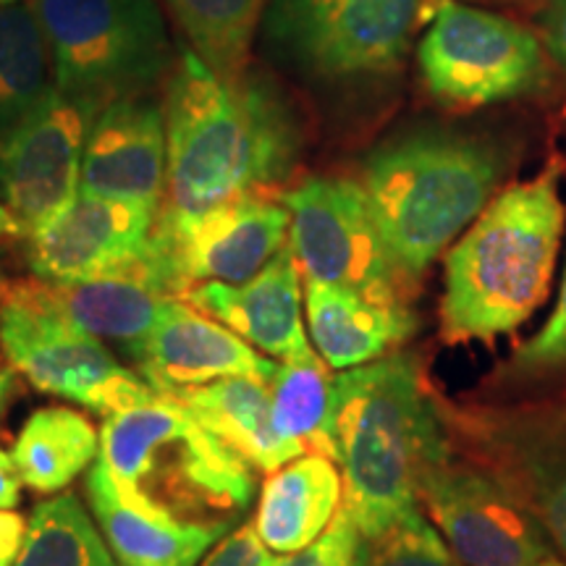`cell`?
<instances>
[{"label":"cell","mask_w":566,"mask_h":566,"mask_svg":"<svg viewBox=\"0 0 566 566\" xmlns=\"http://www.w3.org/2000/svg\"><path fill=\"white\" fill-rule=\"evenodd\" d=\"M166 208L184 221L247 195H265L292 174L302 129L271 82L244 71L223 80L192 48L166 87Z\"/></svg>","instance_id":"6da1fadb"},{"label":"cell","mask_w":566,"mask_h":566,"mask_svg":"<svg viewBox=\"0 0 566 566\" xmlns=\"http://www.w3.org/2000/svg\"><path fill=\"white\" fill-rule=\"evenodd\" d=\"M342 509L367 541L420 512L428 470L451 454L433 388L415 354H388L334 380Z\"/></svg>","instance_id":"7a4b0ae2"},{"label":"cell","mask_w":566,"mask_h":566,"mask_svg":"<svg viewBox=\"0 0 566 566\" xmlns=\"http://www.w3.org/2000/svg\"><path fill=\"white\" fill-rule=\"evenodd\" d=\"M566 229L562 168L514 181L446 250L441 336L446 344L514 334L543 307Z\"/></svg>","instance_id":"3957f363"},{"label":"cell","mask_w":566,"mask_h":566,"mask_svg":"<svg viewBox=\"0 0 566 566\" xmlns=\"http://www.w3.org/2000/svg\"><path fill=\"white\" fill-rule=\"evenodd\" d=\"M504 168L499 142L441 124L396 132L367 155L359 184L409 286L493 200Z\"/></svg>","instance_id":"277c9868"},{"label":"cell","mask_w":566,"mask_h":566,"mask_svg":"<svg viewBox=\"0 0 566 566\" xmlns=\"http://www.w3.org/2000/svg\"><path fill=\"white\" fill-rule=\"evenodd\" d=\"M101 462L129 504L163 520L231 525L254 495L250 464L163 394L105 417Z\"/></svg>","instance_id":"5b68a950"},{"label":"cell","mask_w":566,"mask_h":566,"mask_svg":"<svg viewBox=\"0 0 566 566\" xmlns=\"http://www.w3.org/2000/svg\"><path fill=\"white\" fill-rule=\"evenodd\" d=\"M433 399L451 449L504 485L566 558V396L480 405L433 391Z\"/></svg>","instance_id":"8992f818"},{"label":"cell","mask_w":566,"mask_h":566,"mask_svg":"<svg viewBox=\"0 0 566 566\" xmlns=\"http://www.w3.org/2000/svg\"><path fill=\"white\" fill-rule=\"evenodd\" d=\"M48 34L53 87L105 103L142 92L171 63L155 0H32Z\"/></svg>","instance_id":"52a82bcc"},{"label":"cell","mask_w":566,"mask_h":566,"mask_svg":"<svg viewBox=\"0 0 566 566\" xmlns=\"http://www.w3.org/2000/svg\"><path fill=\"white\" fill-rule=\"evenodd\" d=\"M441 0H271L265 40L325 82L394 74Z\"/></svg>","instance_id":"ba28073f"},{"label":"cell","mask_w":566,"mask_h":566,"mask_svg":"<svg viewBox=\"0 0 566 566\" xmlns=\"http://www.w3.org/2000/svg\"><path fill=\"white\" fill-rule=\"evenodd\" d=\"M417 61L430 95L457 111L516 101L548 82L546 53L533 32L454 0L438 3Z\"/></svg>","instance_id":"9c48e42d"},{"label":"cell","mask_w":566,"mask_h":566,"mask_svg":"<svg viewBox=\"0 0 566 566\" xmlns=\"http://www.w3.org/2000/svg\"><path fill=\"white\" fill-rule=\"evenodd\" d=\"M0 349L38 391L113 415L153 399V386L126 370L105 344L27 294L21 281H0Z\"/></svg>","instance_id":"30bf717a"},{"label":"cell","mask_w":566,"mask_h":566,"mask_svg":"<svg viewBox=\"0 0 566 566\" xmlns=\"http://www.w3.org/2000/svg\"><path fill=\"white\" fill-rule=\"evenodd\" d=\"M289 247L302 281L336 283L388 302H409L365 187L344 176H313L283 195Z\"/></svg>","instance_id":"8fae6325"},{"label":"cell","mask_w":566,"mask_h":566,"mask_svg":"<svg viewBox=\"0 0 566 566\" xmlns=\"http://www.w3.org/2000/svg\"><path fill=\"white\" fill-rule=\"evenodd\" d=\"M420 506L464 566H537L548 556L535 516L454 449L424 475Z\"/></svg>","instance_id":"7c38bea8"},{"label":"cell","mask_w":566,"mask_h":566,"mask_svg":"<svg viewBox=\"0 0 566 566\" xmlns=\"http://www.w3.org/2000/svg\"><path fill=\"white\" fill-rule=\"evenodd\" d=\"M101 105L51 87L0 139V202L30 237L80 195L84 145Z\"/></svg>","instance_id":"4fadbf2b"},{"label":"cell","mask_w":566,"mask_h":566,"mask_svg":"<svg viewBox=\"0 0 566 566\" xmlns=\"http://www.w3.org/2000/svg\"><path fill=\"white\" fill-rule=\"evenodd\" d=\"M286 205L247 195L184 221L158 216L153 242L168 260L179 300L195 283H244L289 242Z\"/></svg>","instance_id":"5bb4252c"},{"label":"cell","mask_w":566,"mask_h":566,"mask_svg":"<svg viewBox=\"0 0 566 566\" xmlns=\"http://www.w3.org/2000/svg\"><path fill=\"white\" fill-rule=\"evenodd\" d=\"M21 283L32 300L51 307L53 313L101 342L105 338L124 346L129 357L153 334L166 304L179 300V286L168 260L153 239L147 252L137 260L95 279L53 283L34 275Z\"/></svg>","instance_id":"9a60e30c"},{"label":"cell","mask_w":566,"mask_h":566,"mask_svg":"<svg viewBox=\"0 0 566 566\" xmlns=\"http://www.w3.org/2000/svg\"><path fill=\"white\" fill-rule=\"evenodd\" d=\"M158 210L145 202L80 192L30 233L27 263L42 281L74 283L116 271L147 252Z\"/></svg>","instance_id":"2e32d148"},{"label":"cell","mask_w":566,"mask_h":566,"mask_svg":"<svg viewBox=\"0 0 566 566\" xmlns=\"http://www.w3.org/2000/svg\"><path fill=\"white\" fill-rule=\"evenodd\" d=\"M168 174L163 108L142 92L105 103L84 145L80 192L160 208Z\"/></svg>","instance_id":"e0dca14e"},{"label":"cell","mask_w":566,"mask_h":566,"mask_svg":"<svg viewBox=\"0 0 566 566\" xmlns=\"http://www.w3.org/2000/svg\"><path fill=\"white\" fill-rule=\"evenodd\" d=\"M181 300L279 363L315 352L304 325L302 273L289 242L250 281L195 283Z\"/></svg>","instance_id":"ac0fdd59"},{"label":"cell","mask_w":566,"mask_h":566,"mask_svg":"<svg viewBox=\"0 0 566 566\" xmlns=\"http://www.w3.org/2000/svg\"><path fill=\"white\" fill-rule=\"evenodd\" d=\"M132 359L158 394H176L237 375L268 384L275 370L271 357L181 300L166 304L158 325Z\"/></svg>","instance_id":"d6986e66"},{"label":"cell","mask_w":566,"mask_h":566,"mask_svg":"<svg viewBox=\"0 0 566 566\" xmlns=\"http://www.w3.org/2000/svg\"><path fill=\"white\" fill-rule=\"evenodd\" d=\"M304 321L317 357L336 373L384 359L417 334L409 302L375 300L321 281H304Z\"/></svg>","instance_id":"ffe728a7"},{"label":"cell","mask_w":566,"mask_h":566,"mask_svg":"<svg viewBox=\"0 0 566 566\" xmlns=\"http://www.w3.org/2000/svg\"><path fill=\"white\" fill-rule=\"evenodd\" d=\"M87 495L118 566H197L229 533V522H176L137 509L116 491L101 459L90 470Z\"/></svg>","instance_id":"44dd1931"},{"label":"cell","mask_w":566,"mask_h":566,"mask_svg":"<svg viewBox=\"0 0 566 566\" xmlns=\"http://www.w3.org/2000/svg\"><path fill=\"white\" fill-rule=\"evenodd\" d=\"M344 501L342 470L325 454H300L268 475L254 530L273 554H294L317 541Z\"/></svg>","instance_id":"7402d4cb"},{"label":"cell","mask_w":566,"mask_h":566,"mask_svg":"<svg viewBox=\"0 0 566 566\" xmlns=\"http://www.w3.org/2000/svg\"><path fill=\"white\" fill-rule=\"evenodd\" d=\"M163 396L187 407L205 428H210L226 446H231L254 470L271 475L273 470L302 454L275 428L271 391L265 380L237 375V378H221Z\"/></svg>","instance_id":"603a6c76"},{"label":"cell","mask_w":566,"mask_h":566,"mask_svg":"<svg viewBox=\"0 0 566 566\" xmlns=\"http://www.w3.org/2000/svg\"><path fill=\"white\" fill-rule=\"evenodd\" d=\"M101 454V436L69 407L38 409L13 443L21 483L34 493H59Z\"/></svg>","instance_id":"cb8c5ba5"},{"label":"cell","mask_w":566,"mask_h":566,"mask_svg":"<svg viewBox=\"0 0 566 566\" xmlns=\"http://www.w3.org/2000/svg\"><path fill=\"white\" fill-rule=\"evenodd\" d=\"M334 380L331 367L313 352L275 365L268 391L279 433L302 454H325L336 462Z\"/></svg>","instance_id":"d4e9b609"},{"label":"cell","mask_w":566,"mask_h":566,"mask_svg":"<svg viewBox=\"0 0 566 566\" xmlns=\"http://www.w3.org/2000/svg\"><path fill=\"white\" fill-rule=\"evenodd\" d=\"M51 45L32 3L0 6V139L34 111L51 82Z\"/></svg>","instance_id":"484cf974"},{"label":"cell","mask_w":566,"mask_h":566,"mask_svg":"<svg viewBox=\"0 0 566 566\" xmlns=\"http://www.w3.org/2000/svg\"><path fill=\"white\" fill-rule=\"evenodd\" d=\"M271 0H166L192 51L223 80L247 71L258 27Z\"/></svg>","instance_id":"4316f807"},{"label":"cell","mask_w":566,"mask_h":566,"mask_svg":"<svg viewBox=\"0 0 566 566\" xmlns=\"http://www.w3.org/2000/svg\"><path fill=\"white\" fill-rule=\"evenodd\" d=\"M13 566H118L76 493L42 501L27 522Z\"/></svg>","instance_id":"83f0119b"},{"label":"cell","mask_w":566,"mask_h":566,"mask_svg":"<svg viewBox=\"0 0 566 566\" xmlns=\"http://www.w3.org/2000/svg\"><path fill=\"white\" fill-rule=\"evenodd\" d=\"M367 566H464L428 516L415 512L370 543Z\"/></svg>","instance_id":"f1b7e54d"},{"label":"cell","mask_w":566,"mask_h":566,"mask_svg":"<svg viewBox=\"0 0 566 566\" xmlns=\"http://www.w3.org/2000/svg\"><path fill=\"white\" fill-rule=\"evenodd\" d=\"M556 375H566V271L546 325L530 336L504 367L509 380H543Z\"/></svg>","instance_id":"f546056e"},{"label":"cell","mask_w":566,"mask_h":566,"mask_svg":"<svg viewBox=\"0 0 566 566\" xmlns=\"http://www.w3.org/2000/svg\"><path fill=\"white\" fill-rule=\"evenodd\" d=\"M370 541L359 533L352 516L338 509L328 530L294 554L273 556L271 566H367Z\"/></svg>","instance_id":"4dcf8cb0"},{"label":"cell","mask_w":566,"mask_h":566,"mask_svg":"<svg viewBox=\"0 0 566 566\" xmlns=\"http://www.w3.org/2000/svg\"><path fill=\"white\" fill-rule=\"evenodd\" d=\"M271 551L260 541L252 522H247L233 533H226L200 566H271Z\"/></svg>","instance_id":"1f68e13d"},{"label":"cell","mask_w":566,"mask_h":566,"mask_svg":"<svg viewBox=\"0 0 566 566\" xmlns=\"http://www.w3.org/2000/svg\"><path fill=\"white\" fill-rule=\"evenodd\" d=\"M541 34L558 66L566 74V0H548L541 13Z\"/></svg>","instance_id":"d6a6232c"},{"label":"cell","mask_w":566,"mask_h":566,"mask_svg":"<svg viewBox=\"0 0 566 566\" xmlns=\"http://www.w3.org/2000/svg\"><path fill=\"white\" fill-rule=\"evenodd\" d=\"M27 522L13 509H0V566H13L24 543Z\"/></svg>","instance_id":"836d02e7"},{"label":"cell","mask_w":566,"mask_h":566,"mask_svg":"<svg viewBox=\"0 0 566 566\" xmlns=\"http://www.w3.org/2000/svg\"><path fill=\"white\" fill-rule=\"evenodd\" d=\"M21 499V475L17 462L6 449H0V509H17Z\"/></svg>","instance_id":"e575fe53"},{"label":"cell","mask_w":566,"mask_h":566,"mask_svg":"<svg viewBox=\"0 0 566 566\" xmlns=\"http://www.w3.org/2000/svg\"><path fill=\"white\" fill-rule=\"evenodd\" d=\"M17 233H21L17 218H13V212L6 208L3 202H0V239L17 237Z\"/></svg>","instance_id":"d590c367"},{"label":"cell","mask_w":566,"mask_h":566,"mask_svg":"<svg viewBox=\"0 0 566 566\" xmlns=\"http://www.w3.org/2000/svg\"><path fill=\"white\" fill-rule=\"evenodd\" d=\"M11 384H13L11 373H9V370H0V409H3L6 399H9V394H11Z\"/></svg>","instance_id":"8d00e7d4"},{"label":"cell","mask_w":566,"mask_h":566,"mask_svg":"<svg viewBox=\"0 0 566 566\" xmlns=\"http://www.w3.org/2000/svg\"><path fill=\"white\" fill-rule=\"evenodd\" d=\"M537 566H566V562H562V558H556V556H543L541 562H537Z\"/></svg>","instance_id":"74e56055"},{"label":"cell","mask_w":566,"mask_h":566,"mask_svg":"<svg viewBox=\"0 0 566 566\" xmlns=\"http://www.w3.org/2000/svg\"><path fill=\"white\" fill-rule=\"evenodd\" d=\"M9 3H19V0H0V6H9Z\"/></svg>","instance_id":"f35d334b"}]
</instances>
